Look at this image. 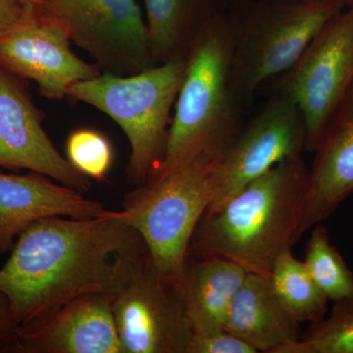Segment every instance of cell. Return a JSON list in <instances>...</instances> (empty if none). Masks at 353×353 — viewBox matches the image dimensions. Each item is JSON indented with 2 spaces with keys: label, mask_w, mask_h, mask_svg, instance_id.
<instances>
[{
  "label": "cell",
  "mask_w": 353,
  "mask_h": 353,
  "mask_svg": "<svg viewBox=\"0 0 353 353\" xmlns=\"http://www.w3.org/2000/svg\"><path fill=\"white\" fill-rule=\"evenodd\" d=\"M148 253L122 210L92 219L43 218L14 243L0 268V292L25 324L83 294L115 296Z\"/></svg>",
  "instance_id": "1"
},
{
  "label": "cell",
  "mask_w": 353,
  "mask_h": 353,
  "mask_svg": "<svg viewBox=\"0 0 353 353\" xmlns=\"http://www.w3.org/2000/svg\"><path fill=\"white\" fill-rule=\"evenodd\" d=\"M308 185L303 155L280 162L219 209L205 212L189 255L221 257L270 277L278 257L301 240Z\"/></svg>",
  "instance_id": "2"
},
{
  "label": "cell",
  "mask_w": 353,
  "mask_h": 353,
  "mask_svg": "<svg viewBox=\"0 0 353 353\" xmlns=\"http://www.w3.org/2000/svg\"><path fill=\"white\" fill-rule=\"evenodd\" d=\"M234 48L233 23L226 12L204 31L188 57L163 164L152 182L199 158L218 161L238 136L245 108L232 83Z\"/></svg>",
  "instance_id": "3"
},
{
  "label": "cell",
  "mask_w": 353,
  "mask_h": 353,
  "mask_svg": "<svg viewBox=\"0 0 353 353\" xmlns=\"http://www.w3.org/2000/svg\"><path fill=\"white\" fill-rule=\"evenodd\" d=\"M187 65L188 57L170 60L134 75L104 72L69 88L68 97L106 114L126 134L131 146L126 178L132 187L152 182L161 169L172 109Z\"/></svg>",
  "instance_id": "4"
},
{
  "label": "cell",
  "mask_w": 353,
  "mask_h": 353,
  "mask_svg": "<svg viewBox=\"0 0 353 353\" xmlns=\"http://www.w3.org/2000/svg\"><path fill=\"white\" fill-rule=\"evenodd\" d=\"M234 28L232 83L243 106L292 67L345 0H227Z\"/></svg>",
  "instance_id": "5"
},
{
  "label": "cell",
  "mask_w": 353,
  "mask_h": 353,
  "mask_svg": "<svg viewBox=\"0 0 353 353\" xmlns=\"http://www.w3.org/2000/svg\"><path fill=\"white\" fill-rule=\"evenodd\" d=\"M216 160L199 158L181 170L136 187L123 201V213L138 232L158 273L176 287L189 257L190 241L211 202Z\"/></svg>",
  "instance_id": "6"
},
{
  "label": "cell",
  "mask_w": 353,
  "mask_h": 353,
  "mask_svg": "<svg viewBox=\"0 0 353 353\" xmlns=\"http://www.w3.org/2000/svg\"><path fill=\"white\" fill-rule=\"evenodd\" d=\"M34 6L104 72L129 76L158 65L137 0H38Z\"/></svg>",
  "instance_id": "7"
},
{
  "label": "cell",
  "mask_w": 353,
  "mask_h": 353,
  "mask_svg": "<svg viewBox=\"0 0 353 353\" xmlns=\"http://www.w3.org/2000/svg\"><path fill=\"white\" fill-rule=\"evenodd\" d=\"M353 85V6L317 32L274 92L290 97L305 118L306 150L314 152L332 116Z\"/></svg>",
  "instance_id": "8"
},
{
  "label": "cell",
  "mask_w": 353,
  "mask_h": 353,
  "mask_svg": "<svg viewBox=\"0 0 353 353\" xmlns=\"http://www.w3.org/2000/svg\"><path fill=\"white\" fill-rule=\"evenodd\" d=\"M306 145L307 128L303 111L288 95L274 92L213 166L211 202L206 212L219 209L280 162L303 155Z\"/></svg>",
  "instance_id": "9"
},
{
  "label": "cell",
  "mask_w": 353,
  "mask_h": 353,
  "mask_svg": "<svg viewBox=\"0 0 353 353\" xmlns=\"http://www.w3.org/2000/svg\"><path fill=\"white\" fill-rule=\"evenodd\" d=\"M111 308L125 353H187L194 332L175 288L148 253Z\"/></svg>",
  "instance_id": "10"
},
{
  "label": "cell",
  "mask_w": 353,
  "mask_h": 353,
  "mask_svg": "<svg viewBox=\"0 0 353 353\" xmlns=\"http://www.w3.org/2000/svg\"><path fill=\"white\" fill-rule=\"evenodd\" d=\"M66 32L34 4H26L24 15L0 34V67L38 85L51 101L68 97L72 85L101 75L71 50Z\"/></svg>",
  "instance_id": "11"
},
{
  "label": "cell",
  "mask_w": 353,
  "mask_h": 353,
  "mask_svg": "<svg viewBox=\"0 0 353 353\" xmlns=\"http://www.w3.org/2000/svg\"><path fill=\"white\" fill-rule=\"evenodd\" d=\"M43 119L25 81L0 67V167L36 172L85 194L92 189L90 179L60 154L44 131Z\"/></svg>",
  "instance_id": "12"
},
{
  "label": "cell",
  "mask_w": 353,
  "mask_h": 353,
  "mask_svg": "<svg viewBox=\"0 0 353 353\" xmlns=\"http://www.w3.org/2000/svg\"><path fill=\"white\" fill-rule=\"evenodd\" d=\"M111 299L99 292L83 294L20 325V353H125Z\"/></svg>",
  "instance_id": "13"
},
{
  "label": "cell",
  "mask_w": 353,
  "mask_h": 353,
  "mask_svg": "<svg viewBox=\"0 0 353 353\" xmlns=\"http://www.w3.org/2000/svg\"><path fill=\"white\" fill-rule=\"evenodd\" d=\"M83 194L36 172L27 175L0 172V254L10 252L20 234L43 218L92 219L108 212L101 202Z\"/></svg>",
  "instance_id": "14"
},
{
  "label": "cell",
  "mask_w": 353,
  "mask_h": 353,
  "mask_svg": "<svg viewBox=\"0 0 353 353\" xmlns=\"http://www.w3.org/2000/svg\"><path fill=\"white\" fill-rule=\"evenodd\" d=\"M314 153L301 239L353 194V85L332 116Z\"/></svg>",
  "instance_id": "15"
},
{
  "label": "cell",
  "mask_w": 353,
  "mask_h": 353,
  "mask_svg": "<svg viewBox=\"0 0 353 353\" xmlns=\"http://www.w3.org/2000/svg\"><path fill=\"white\" fill-rule=\"evenodd\" d=\"M225 329L259 352L274 353L303 336L301 323L274 289L270 277L248 273L228 312Z\"/></svg>",
  "instance_id": "16"
},
{
  "label": "cell",
  "mask_w": 353,
  "mask_h": 353,
  "mask_svg": "<svg viewBox=\"0 0 353 353\" xmlns=\"http://www.w3.org/2000/svg\"><path fill=\"white\" fill-rule=\"evenodd\" d=\"M246 274L230 260L189 255L175 289L194 333L225 329L230 306Z\"/></svg>",
  "instance_id": "17"
},
{
  "label": "cell",
  "mask_w": 353,
  "mask_h": 353,
  "mask_svg": "<svg viewBox=\"0 0 353 353\" xmlns=\"http://www.w3.org/2000/svg\"><path fill=\"white\" fill-rule=\"evenodd\" d=\"M157 64L189 57L204 31L228 10L227 0H145Z\"/></svg>",
  "instance_id": "18"
},
{
  "label": "cell",
  "mask_w": 353,
  "mask_h": 353,
  "mask_svg": "<svg viewBox=\"0 0 353 353\" xmlns=\"http://www.w3.org/2000/svg\"><path fill=\"white\" fill-rule=\"evenodd\" d=\"M281 301L303 324L322 319L328 310V297L320 289L304 261L288 250L276 260L270 275Z\"/></svg>",
  "instance_id": "19"
},
{
  "label": "cell",
  "mask_w": 353,
  "mask_h": 353,
  "mask_svg": "<svg viewBox=\"0 0 353 353\" xmlns=\"http://www.w3.org/2000/svg\"><path fill=\"white\" fill-rule=\"evenodd\" d=\"M312 229L304 263L329 301L353 299V272L331 243L328 228L321 222Z\"/></svg>",
  "instance_id": "20"
},
{
  "label": "cell",
  "mask_w": 353,
  "mask_h": 353,
  "mask_svg": "<svg viewBox=\"0 0 353 353\" xmlns=\"http://www.w3.org/2000/svg\"><path fill=\"white\" fill-rule=\"evenodd\" d=\"M274 353H353V299L334 303L328 317L310 323L299 340Z\"/></svg>",
  "instance_id": "21"
},
{
  "label": "cell",
  "mask_w": 353,
  "mask_h": 353,
  "mask_svg": "<svg viewBox=\"0 0 353 353\" xmlns=\"http://www.w3.org/2000/svg\"><path fill=\"white\" fill-rule=\"evenodd\" d=\"M67 160L72 166L97 182L105 180L112 167V145L102 132L94 129L75 130L66 141Z\"/></svg>",
  "instance_id": "22"
},
{
  "label": "cell",
  "mask_w": 353,
  "mask_h": 353,
  "mask_svg": "<svg viewBox=\"0 0 353 353\" xmlns=\"http://www.w3.org/2000/svg\"><path fill=\"white\" fill-rule=\"evenodd\" d=\"M256 350L226 329L192 334L187 353H257Z\"/></svg>",
  "instance_id": "23"
},
{
  "label": "cell",
  "mask_w": 353,
  "mask_h": 353,
  "mask_svg": "<svg viewBox=\"0 0 353 353\" xmlns=\"http://www.w3.org/2000/svg\"><path fill=\"white\" fill-rule=\"evenodd\" d=\"M19 326L8 299L0 292V353H20Z\"/></svg>",
  "instance_id": "24"
},
{
  "label": "cell",
  "mask_w": 353,
  "mask_h": 353,
  "mask_svg": "<svg viewBox=\"0 0 353 353\" xmlns=\"http://www.w3.org/2000/svg\"><path fill=\"white\" fill-rule=\"evenodd\" d=\"M25 9L22 0H0V34L19 22Z\"/></svg>",
  "instance_id": "25"
},
{
  "label": "cell",
  "mask_w": 353,
  "mask_h": 353,
  "mask_svg": "<svg viewBox=\"0 0 353 353\" xmlns=\"http://www.w3.org/2000/svg\"><path fill=\"white\" fill-rule=\"evenodd\" d=\"M25 4H34L38 0H22Z\"/></svg>",
  "instance_id": "26"
},
{
  "label": "cell",
  "mask_w": 353,
  "mask_h": 353,
  "mask_svg": "<svg viewBox=\"0 0 353 353\" xmlns=\"http://www.w3.org/2000/svg\"><path fill=\"white\" fill-rule=\"evenodd\" d=\"M347 1V7L353 6V0H345Z\"/></svg>",
  "instance_id": "27"
}]
</instances>
